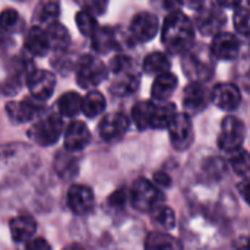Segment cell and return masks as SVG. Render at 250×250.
<instances>
[{
	"label": "cell",
	"instance_id": "obj_20",
	"mask_svg": "<svg viewBox=\"0 0 250 250\" xmlns=\"http://www.w3.org/2000/svg\"><path fill=\"white\" fill-rule=\"evenodd\" d=\"M177 83H179L177 76L170 73L168 70L157 75V78H155V81L152 83V88H151L152 100H155V101H167L173 95V92L176 91Z\"/></svg>",
	"mask_w": 250,
	"mask_h": 250
},
{
	"label": "cell",
	"instance_id": "obj_6",
	"mask_svg": "<svg viewBox=\"0 0 250 250\" xmlns=\"http://www.w3.org/2000/svg\"><path fill=\"white\" fill-rule=\"evenodd\" d=\"M246 136L245 123L234 116H227L221 122V129L218 135V146L226 152H233L242 148Z\"/></svg>",
	"mask_w": 250,
	"mask_h": 250
},
{
	"label": "cell",
	"instance_id": "obj_7",
	"mask_svg": "<svg viewBox=\"0 0 250 250\" xmlns=\"http://www.w3.org/2000/svg\"><path fill=\"white\" fill-rule=\"evenodd\" d=\"M167 129H168L171 145L176 149L185 151L192 145L195 133H193V125L189 113H176Z\"/></svg>",
	"mask_w": 250,
	"mask_h": 250
},
{
	"label": "cell",
	"instance_id": "obj_25",
	"mask_svg": "<svg viewBox=\"0 0 250 250\" xmlns=\"http://www.w3.org/2000/svg\"><path fill=\"white\" fill-rule=\"evenodd\" d=\"M82 103H83V98H81V95L75 91H69V92H64L59 101H57V108H59V113L64 117H73L76 116L78 113L82 111Z\"/></svg>",
	"mask_w": 250,
	"mask_h": 250
},
{
	"label": "cell",
	"instance_id": "obj_39",
	"mask_svg": "<svg viewBox=\"0 0 250 250\" xmlns=\"http://www.w3.org/2000/svg\"><path fill=\"white\" fill-rule=\"evenodd\" d=\"M127 202V195L123 189H119L116 192H113L110 196H108V205L113 207V208H123Z\"/></svg>",
	"mask_w": 250,
	"mask_h": 250
},
{
	"label": "cell",
	"instance_id": "obj_10",
	"mask_svg": "<svg viewBox=\"0 0 250 250\" xmlns=\"http://www.w3.org/2000/svg\"><path fill=\"white\" fill-rule=\"evenodd\" d=\"M160 28L158 18L151 12H141L138 13L129 26V35L136 42H148L152 40Z\"/></svg>",
	"mask_w": 250,
	"mask_h": 250
},
{
	"label": "cell",
	"instance_id": "obj_43",
	"mask_svg": "<svg viewBox=\"0 0 250 250\" xmlns=\"http://www.w3.org/2000/svg\"><path fill=\"white\" fill-rule=\"evenodd\" d=\"M239 193H240V196L246 201V204H249L250 205V180H245V182H242L240 185H239Z\"/></svg>",
	"mask_w": 250,
	"mask_h": 250
},
{
	"label": "cell",
	"instance_id": "obj_44",
	"mask_svg": "<svg viewBox=\"0 0 250 250\" xmlns=\"http://www.w3.org/2000/svg\"><path fill=\"white\" fill-rule=\"evenodd\" d=\"M217 1H218V4L221 7H230V9H233V7H239V4H240L242 0H217Z\"/></svg>",
	"mask_w": 250,
	"mask_h": 250
},
{
	"label": "cell",
	"instance_id": "obj_13",
	"mask_svg": "<svg viewBox=\"0 0 250 250\" xmlns=\"http://www.w3.org/2000/svg\"><path fill=\"white\" fill-rule=\"evenodd\" d=\"M129 117L123 113H108L101 119L98 125V133L101 139L107 142H114L120 139L129 129Z\"/></svg>",
	"mask_w": 250,
	"mask_h": 250
},
{
	"label": "cell",
	"instance_id": "obj_21",
	"mask_svg": "<svg viewBox=\"0 0 250 250\" xmlns=\"http://www.w3.org/2000/svg\"><path fill=\"white\" fill-rule=\"evenodd\" d=\"M54 171L57 173L59 177H62L64 180H70L78 174L79 163L72 151L64 148V151L57 152V155L54 158Z\"/></svg>",
	"mask_w": 250,
	"mask_h": 250
},
{
	"label": "cell",
	"instance_id": "obj_18",
	"mask_svg": "<svg viewBox=\"0 0 250 250\" xmlns=\"http://www.w3.org/2000/svg\"><path fill=\"white\" fill-rule=\"evenodd\" d=\"M51 48V42L48 38L47 29L41 28L40 25L32 26L25 37V50L35 56V57H42L45 56Z\"/></svg>",
	"mask_w": 250,
	"mask_h": 250
},
{
	"label": "cell",
	"instance_id": "obj_36",
	"mask_svg": "<svg viewBox=\"0 0 250 250\" xmlns=\"http://www.w3.org/2000/svg\"><path fill=\"white\" fill-rule=\"evenodd\" d=\"M132 63L133 60L126 56V54H117L114 56L111 60H110V70L114 73V75H119V73H123V72H127L132 69Z\"/></svg>",
	"mask_w": 250,
	"mask_h": 250
},
{
	"label": "cell",
	"instance_id": "obj_3",
	"mask_svg": "<svg viewBox=\"0 0 250 250\" xmlns=\"http://www.w3.org/2000/svg\"><path fill=\"white\" fill-rule=\"evenodd\" d=\"M163 199V193L145 177H139L133 182L130 189V202L136 211L152 212L161 205Z\"/></svg>",
	"mask_w": 250,
	"mask_h": 250
},
{
	"label": "cell",
	"instance_id": "obj_14",
	"mask_svg": "<svg viewBox=\"0 0 250 250\" xmlns=\"http://www.w3.org/2000/svg\"><path fill=\"white\" fill-rule=\"evenodd\" d=\"M211 100L218 108H221L224 111H233L240 105L242 94H240V89L237 88V85L224 82V83H218L214 86Z\"/></svg>",
	"mask_w": 250,
	"mask_h": 250
},
{
	"label": "cell",
	"instance_id": "obj_24",
	"mask_svg": "<svg viewBox=\"0 0 250 250\" xmlns=\"http://www.w3.org/2000/svg\"><path fill=\"white\" fill-rule=\"evenodd\" d=\"M91 45L100 54L110 53L116 47V34H114V31L111 28H108V26L98 28L95 31V34L92 35Z\"/></svg>",
	"mask_w": 250,
	"mask_h": 250
},
{
	"label": "cell",
	"instance_id": "obj_8",
	"mask_svg": "<svg viewBox=\"0 0 250 250\" xmlns=\"http://www.w3.org/2000/svg\"><path fill=\"white\" fill-rule=\"evenodd\" d=\"M226 13L223 12L220 4H209L199 9V12L195 16V26L196 29L205 35L211 37L221 31V28L226 25Z\"/></svg>",
	"mask_w": 250,
	"mask_h": 250
},
{
	"label": "cell",
	"instance_id": "obj_27",
	"mask_svg": "<svg viewBox=\"0 0 250 250\" xmlns=\"http://www.w3.org/2000/svg\"><path fill=\"white\" fill-rule=\"evenodd\" d=\"M170 66H171V63H170V59L167 57V54L160 53V51L148 54L142 63L144 72L148 75H155V76L163 72H167L170 69Z\"/></svg>",
	"mask_w": 250,
	"mask_h": 250
},
{
	"label": "cell",
	"instance_id": "obj_38",
	"mask_svg": "<svg viewBox=\"0 0 250 250\" xmlns=\"http://www.w3.org/2000/svg\"><path fill=\"white\" fill-rule=\"evenodd\" d=\"M83 10H88L94 15H103L107 10L108 0H75Z\"/></svg>",
	"mask_w": 250,
	"mask_h": 250
},
{
	"label": "cell",
	"instance_id": "obj_29",
	"mask_svg": "<svg viewBox=\"0 0 250 250\" xmlns=\"http://www.w3.org/2000/svg\"><path fill=\"white\" fill-rule=\"evenodd\" d=\"M47 32H48V38L51 42V48L56 51H64L69 44H70V35L67 32V29L57 22H53L47 26Z\"/></svg>",
	"mask_w": 250,
	"mask_h": 250
},
{
	"label": "cell",
	"instance_id": "obj_37",
	"mask_svg": "<svg viewBox=\"0 0 250 250\" xmlns=\"http://www.w3.org/2000/svg\"><path fill=\"white\" fill-rule=\"evenodd\" d=\"M19 25H22L19 13L15 9H4L1 13V26L6 31H16Z\"/></svg>",
	"mask_w": 250,
	"mask_h": 250
},
{
	"label": "cell",
	"instance_id": "obj_31",
	"mask_svg": "<svg viewBox=\"0 0 250 250\" xmlns=\"http://www.w3.org/2000/svg\"><path fill=\"white\" fill-rule=\"evenodd\" d=\"M230 154V166L234 170V173L245 180L250 179V152L239 148Z\"/></svg>",
	"mask_w": 250,
	"mask_h": 250
},
{
	"label": "cell",
	"instance_id": "obj_33",
	"mask_svg": "<svg viewBox=\"0 0 250 250\" xmlns=\"http://www.w3.org/2000/svg\"><path fill=\"white\" fill-rule=\"evenodd\" d=\"M95 16L97 15H94L88 10H83V9L76 13L75 22H76V26L82 35L92 37L95 34V31L98 29V22H97Z\"/></svg>",
	"mask_w": 250,
	"mask_h": 250
},
{
	"label": "cell",
	"instance_id": "obj_34",
	"mask_svg": "<svg viewBox=\"0 0 250 250\" xmlns=\"http://www.w3.org/2000/svg\"><path fill=\"white\" fill-rule=\"evenodd\" d=\"M152 220L157 226L166 230H173L176 226V214L171 208L166 205H160L152 211Z\"/></svg>",
	"mask_w": 250,
	"mask_h": 250
},
{
	"label": "cell",
	"instance_id": "obj_4",
	"mask_svg": "<svg viewBox=\"0 0 250 250\" xmlns=\"http://www.w3.org/2000/svg\"><path fill=\"white\" fill-rule=\"evenodd\" d=\"M108 73L107 66L95 56L85 54L81 57L76 67V82L83 89H91L98 86L105 81Z\"/></svg>",
	"mask_w": 250,
	"mask_h": 250
},
{
	"label": "cell",
	"instance_id": "obj_45",
	"mask_svg": "<svg viewBox=\"0 0 250 250\" xmlns=\"http://www.w3.org/2000/svg\"><path fill=\"white\" fill-rule=\"evenodd\" d=\"M189 6H192V7H196V6H201L202 3H204V0H185Z\"/></svg>",
	"mask_w": 250,
	"mask_h": 250
},
{
	"label": "cell",
	"instance_id": "obj_35",
	"mask_svg": "<svg viewBox=\"0 0 250 250\" xmlns=\"http://www.w3.org/2000/svg\"><path fill=\"white\" fill-rule=\"evenodd\" d=\"M234 28L239 34L249 35L250 34V9L245 6H239L233 16Z\"/></svg>",
	"mask_w": 250,
	"mask_h": 250
},
{
	"label": "cell",
	"instance_id": "obj_41",
	"mask_svg": "<svg viewBox=\"0 0 250 250\" xmlns=\"http://www.w3.org/2000/svg\"><path fill=\"white\" fill-rule=\"evenodd\" d=\"M154 182L161 188H170L171 186V177L164 171H157L154 174Z\"/></svg>",
	"mask_w": 250,
	"mask_h": 250
},
{
	"label": "cell",
	"instance_id": "obj_19",
	"mask_svg": "<svg viewBox=\"0 0 250 250\" xmlns=\"http://www.w3.org/2000/svg\"><path fill=\"white\" fill-rule=\"evenodd\" d=\"M9 230H10V236H12L13 242L25 243L34 237V234L37 231V223L29 215H19V217L10 220Z\"/></svg>",
	"mask_w": 250,
	"mask_h": 250
},
{
	"label": "cell",
	"instance_id": "obj_12",
	"mask_svg": "<svg viewBox=\"0 0 250 250\" xmlns=\"http://www.w3.org/2000/svg\"><path fill=\"white\" fill-rule=\"evenodd\" d=\"M26 85L32 97L41 101H47L54 92L56 76L48 70L35 69L26 76Z\"/></svg>",
	"mask_w": 250,
	"mask_h": 250
},
{
	"label": "cell",
	"instance_id": "obj_1",
	"mask_svg": "<svg viewBox=\"0 0 250 250\" xmlns=\"http://www.w3.org/2000/svg\"><path fill=\"white\" fill-rule=\"evenodd\" d=\"M161 41L171 54H185L195 45V26L180 10H173L164 19Z\"/></svg>",
	"mask_w": 250,
	"mask_h": 250
},
{
	"label": "cell",
	"instance_id": "obj_28",
	"mask_svg": "<svg viewBox=\"0 0 250 250\" xmlns=\"http://www.w3.org/2000/svg\"><path fill=\"white\" fill-rule=\"evenodd\" d=\"M60 12V3L59 0H42L35 13H34V19L41 23V25H50L53 22H56V18L59 16Z\"/></svg>",
	"mask_w": 250,
	"mask_h": 250
},
{
	"label": "cell",
	"instance_id": "obj_23",
	"mask_svg": "<svg viewBox=\"0 0 250 250\" xmlns=\"http://www.w3.org/2000/svg\"><path fill=\"white\" fill-rule=\"evenodd\" d=\"M155 100H148V101H139L133 105L132 108V120L135 122L136 127L139 130H146L151 129V119L152 113L155 108Z\"/></svg>",
	"mask_w": 250,
	"mask_h": 250
},
{
	"label": "cell",
	"instance_id": "obj_30",
	"mask_svg": "<svg viewBox=\"0 0 250 250\" xmlns=\"http://www.w3.org/2000/svg\"><path fill=\"white\" fill-rule=\"evenodd\" d=\"M105 110V98L101 92L98 91H89L83 97L82 103V111L86 117L94 119L98 114H101Z\"/></svg>",
	"mask_w": 250,
	"mask_h": 250
},
{
	"label": "cell",
	"instance_id": "obj_40",
	"mask_svg": "<svg viewBox=\"0 0 250 250\" xmlns=\"http://www.w3.org/2000/svg\"><path fill=\"white\" fill-rule=\"evenodd\" d=\"M25 248L29 250H47L50 249V245L44 240V239H31L26 245H25Z\"/></svg>",
	"mask_w": 250,
	"mask_h": 250
},
{
	"label": "cell",
	"instance_id": "obj_2",
	"mask_svg": "<svg viewBox=\"0 0 250 250\" xmlns=\"http://www.w3.org/2000/svg\"><path fill=\"white\" fill-rule=\"evenodd\" d=\"M212 51L205 50L204 45L198 47L193 45L189 48L182 60V69L185 75L190 81H198V82H205L208 81L212 73H214V60H212Z\"/></svg>",
	"mask_w": 250,
	"mask_h": 250
},
{
	"label": "cell",
	"instance_id": "obj_32",
	"mask_svg": "<svg viewBox=\"0 0 250 250\" xmlns=\"http://www.w3.org/2000/svg\"><path fill=\"white\" fill-rule=\"evenodd\" d=\"M180 246L182 245L176 239H173L168 234L160 233V231L149 233L146 240H145V248L146 249H176V248H180Z\"/></svg>",
	"mask_w": 250,
	"mask_h": 250
},
{
	"label": "cell",
	"instance_id": "obj_17",
	"mask_svg": "<svg viewBox=\"0 0 250 250\" xmlns=\"http://www.w3.org/2000/svg\"><path fill=\"white\" fill-rule=\"evenodd\" d=\"M89 139L91 133L88 126L81 120H73L69 123L64 132V148L72 152L82 151L89 144Z\"/></svg>",
	"mask_w": 250,
	"mask_h": 250
},
{
	"label": "cell",
	"instance_id": "obj_46",
	"mask_svg": "<svg viewBox=\"0 0 250 250\" xmlns=\"http://www.w3.org/2000/svg\"><path fill=\"white\" fill-rule=\"evenodd\" d=\"M249 4H250V0H249Z\"/></svg>",
	"mask_w": 250,
	"mask_h": 250
},
{
	"label": "cell",
	"instance_id": "obj_9",
	"mask_svg": "<svg viewBox=\"0 0 250 250\" xmlns=\"http://www.w3.org/2000/svg\"><path fill=\"white\" fill-rule=\"evenodd\" d=\"M44 110V101L29 97L23 101H10L6 104V113L7 117L15 122V123H23V122H31L35 117H38Z\"/></svg>",
	"mask_w": 250,
	"mask_h": 250
},
{
	"label": "cell",
	"instance_id": "obj_15",
	"mask_svg": "<svg viewBox=\"0 0 250 250\" xmlns=\"http://www.w3.org/2000/svg\"><path fill=\"white\" fill-rule=\"evenodd\" d=\"M211 51L218 60H234L240 51V40L233 32H218L214 35Z\"/></svg>",
	"mask_w": 250,
	"mask_h": 250
},
{
	"label": "cell",
	"instance_id": "obj_22",
	"mask_svg": "<svg viewBox=\"0 0 250 250\" xmlns=\"http://www.w3.org/2000/svg\"><path fill=\"white\" fill-rule=\"evenodd\" d=\"M176 104L170 101H157L151 119V129L168 127L170 122L176 116Z\"/></svg>",
	"mask_w": 250,
	"mask_h": 250
},
{
	"label": "cell",
	"instance_id": "obj_42",
	"mask_svg": "<svg viewBox=\"0 0 250 250\" xmlns=\"http://www.w3.org/2000/svg\"><path fill=\"white\" fill-rule=\"evenodd\" d=\"M185 0H158L160 6L168 12H173V10H180L182 4H183Z\"/></svg>",
	"mask_w": 250,
	"mask_h": 250
},
{
	"label": "cell",
	"instance_id": "obj_16",
	"mask_svg": "<svg viewBox=\"0 0 250 250\" xmlns=\"http://www.w3.org/2000/svg\"><path fill=\"white\" fill-rule=\"evenodd\" d=\"M67 205L76 215H85L94 208V193L85 185H72L67 190Z\"/></svg>",
	"mask_w": 250,
	"mask_h": 250
},
{
	"label": "cell",
	"instance_id": "obj_11",
	"mask_svg": "<svg viewBox=\"0 0 250 250\" xmlns=\"http://www.w3.org/2000/svg\"><path fill=\"white\" fill-rule=\"evenodd\" d=\"M212 91H209L204 82L192 81L183 92V107L189 114H198L204 111L211 100Z\"/></svg>",
	"mask_w": 250,
	"mask_h": 250
},
{
	"label": "cell",
	"instance_id": "obj_5",
	"mask_svg": "<svg viewBox=\"0 0 250 250\" xmlns=\"http://www.w3.org/2000/svg\"><path fill=\"white\" fill-rule=\"evenodd\" d=\"M63 132V122L59 114H48L47 117H42L40 122H37L29 130V138L41 145V146H51L54 145L60 135Z\"/></svg>",
	"mask_w": 250,
	"mask_h": 250
},
{
	"label": "cell",
	"instance_id": "obj_26",
	"mask_svg": "<svg viewBox=\"0 0 250 250\" xmlns=\"http://www.w3.org/2000/svg\"><path fill=\"white\" fill-rule=\"evenodd\" d=\"M116 76H119V79L116 78V81L111 85V92L113 94H116V95H129V94H132V92H135L138 89L139 76L135 72L127 70V72L119 73Z\"/></svg>",
	"mask_w": 250,
	"mask_h": 250
}]
</instances>
